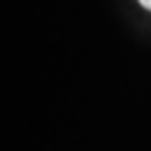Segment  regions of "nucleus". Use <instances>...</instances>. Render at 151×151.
<instances>
[{"instance_id": "f257e3e1", "label": "nucleus", "mask_w": 151, "mask_h": 151, "mask_svg": "<svg viewBox=\"0 0 151 151\" xmlns=\"http://www.w3.org/2000/svg\"><path fill=\"white\" fill-rule=\"evenodd\" d=\"M141 2V6H145L147 11H151V0H139Z\"/></svg>"}]
</instances>
